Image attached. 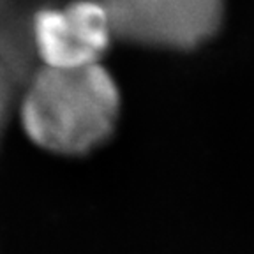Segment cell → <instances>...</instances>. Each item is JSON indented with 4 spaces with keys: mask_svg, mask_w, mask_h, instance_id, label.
Masks as SVG:
<instances>
[{
    "mask_svg": "<svg viewBox=\"0 0 254 254\" xmlns=\"http://www.w3.org/2000/svg\"><path fill=\"white\" fill-rule=\"evenodd\" d=\"M119 85L103 64L44 67L28 74L18 95V119L27 138L64 157L88 155L113 136L120 119Z\"/></svg>",
    "mask_w": 254,
    "mask_h": 254,
    "instance_id": "obj_1",
    "label": "cell"
},
{
    "mask_svg": "<svg viewBox=\"0 0 254 254\" xmlns=\"http://www.w3.org/2000/svg\"><path fill=\"white\" fill-rule=\"evenodd\" d=\"M115 39L189 52L221 30L226 0H101Z\"/></svg>",
    "mask_w": 254,
    "mask_h": 254,
    "instance_id": "obj_2",
    "label": "cell"
},
{
    "mask_svg": "<svg viewBox=\"0 0 254 254\" xmlns=\"http://www.w3.org/2000/svg\"><path fill=\"white\" fill-rule=\"evenodd\" d=\"M28 37L41 65L59 69L101 64L115 39L101 0L37 7L28 20Z\"/></svg>",
    "mask_w": 254,
    "mask_h": 254,
    "instance_id": "obj_3",
    "label": "cell"
}]
</instances>
